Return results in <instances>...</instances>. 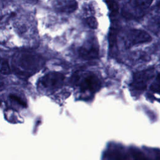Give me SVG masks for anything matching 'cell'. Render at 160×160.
Instances as JSON below:
<instances>
[{"label":"cell","mask_w":160,"mask_h":160,"mask_svg":"<svg viewBox=\"0 0 160 160\" xmlns=\"http://www.w3.org/2000/svg\"><path fill=\"white\" fill-rule=\"evenodd\" d=\"M14 70L22 76H30L37 72L42 66V60L36 54L18 53L14 56L12 61Z\"/></svg>","instance_id":"cell-1"},{"label":"cell","mask_w":160,"mask_h":160,"mask_svg":"<svg viewBox=\"0 0 160 160\" xmlns=\"http://www.w3.org/2000/svg\"><path fill=\"white\" fill-rule=\"evenodd\" d=\"M151 41V36L145 31L132 29L125 32L122 35V42L126 48L134 45L148 42Z\"/></svg>","instance_id":"cell-2"},{"label":"cell","mask_w":160,"mask_h":160,"mask_svg":"<svg viewBox=\"0 0 160 160\" xmlns=\"http://www.w3.org/2000/svg\"><path fill=\"white\" fill-rule=\"evenodd\" d=\"M79 56L84 59H96L99 56V46L96 39H90L84 42L78 51Z\"/></svg>","instance_id":"cell-3"},{"label":"cell","mask_w":160,"mask_h":160,"mask_svg":"<svg viewBox=\"0 0 160 160\" xmlns=\"http://www.w3.org/2000/svg\"><path fill=\"white\" fill-rule=\"evenodd\" d=\"M154 74V69L150 68L134 74L132 80V87L138 91H143L148 86L149 81Z\"/></svg>","instance_id":"cell-4"},{"label":"cell","mask_w":160,"mask_h":160,"mask_svg":"<svg viewBox=\"0 0 160 160\" xmlns=\"http://www.w3.org/2000/svg\"><path fill=\"white\" fill-rule=\"evenodd\" d=\"M64 76L62 74L56 72H49L43 76L40 82L41 85L49 89H55L60 88L64 82Z\"/></svg>","instance_id":"cell-5"},{"label":"cell","mask_w":160,"mask_h":160,"mask_svg":"<svg viewBox=\"0 0 160 160\" xmlns=\"http://www.w3.org/2000/svg\"><path fill=\"white\" fill-rule=\"evenodd\" d=\"M79 86L82 92H95L100 88L101 81L96 75L89 74L84 76Z\"/></svg>","instance_id":"cell-6"},{"label":"cell","mask_w":160,"mask_h":160,"mask_svg":"<svg viewBox=\"0 0 160 160\" xmlns=\"http://www.w3.org/2000/svg\"><path fill=\"white\" fill-rule=\"evenodd\" d=\"M52 6L58 12L71 13L77 9L78 2L76 0H53Z\"/></svg>","instance_id":"cell-7"},{"label":"cell","mask_w":160,"mask_h":160,"mask_svg":"<svg viewBox=\"0 0 160 160\" xmlns=\"http://www.w3.org/2000/svg\"><path fill=\"white\" fill-rule=\"evenodd\" d=\"M148 24L153 31H158L160 29V4L154 6L149 12L148 16Z\"/></svg>","instance_id":"cell-8"},{"label":"cell","mask_w":160,"mask_h":160,"mask_svg":"<svg viewBox=\"0 0 160 160\" xmlns=\"http://www.w3.org/2000/svg\"><path fill=\"white\" fill-rule=\"evenodd\" d=\"M153 0H132L130 4V9H132V14L141 16L143 12L151 6Z\"/></svg>","instance_id":"cell-9"},{"label":"cell","mask_w":160,"mask_h":160,"mask_svg":"<svg viewBox=\"0 0 160 160\" xmlns=\"http://www.w3.org/2000/svg\"><path fill=\"white\" fill-rule=\"evenodd\" d=\"M108 8L112 15H116L119 11V6L115 0H106Z\"/></svg>","instance_id":"cell-10"},{"label":"cell","mask_w":160,"mask_h":160,"mask_svg":"<svg viewBox=\"0 0 160 160\" xmlns=\"http://www.w3.org/2000/svg\"><path fill=\"white\" fill-rule=\"evenodd\" d=\"M11 71V69L8 61L4 58H0V72L3 74H9Z\"/></svg>","instance_id":"cell-11"},{"label":"cell","mask_w":160,"mask_h":160,"mask_svg":"<svg viewBox=\"0 0 160 160\" xmlns=\"http://www.w3.org/2000/svg\"><path fill=\"white\" fill-rule=\"evenodd\" d=\"M151 89L155 92L160 94V74L156 78L154 82L151 86Z\"/></svg>","instance_id":"cell-12"},{"label":"cell","mask_w":160,"mask_h":160,"mask_svg":"<svg viewBox=\"0 0 160 160\" xmlns=\"http://www.w3.org/2000/svg\"><path fill=\"white\" fill-rule=\"evenodd\" d=\"M86 21L88 25L92 29H96L98 26V22L94 16H89L86 18Z\"/></svg>","instance_id":"cell-13"},{"label":"cell","mask_w":160,"mask_h":160,"mask_svg":"<svg viewBox=\"0 0 160 160\" xmlns=\"http://www.w3.org/2000/svg\"><path fill=\"white\" fill-rule=\"evenodd\" d=\"M83 12H84V14L87 16L88 17L92 16V15H93L94 13V7L92 6V5H91L90 4L84 5V6L83 8Z\"/></svg>","instance_id":"cell-14"},{"label":"cell","mask_w":160,"mask_h":160,"mask_svg":"<svg viewBox=\"0 0 160 160\" xmlns=\"http://www.w3.org/2000/svg\"><path fill=\"white\" fill-rule=\"evenodd\" d=\"M9 98L11 99L16 101L17 103H18L19 104H20L22 106H26V102H24L22 99H21L19 97L17 96L16 95L14 94H11L9 96Z\"/></svg>","instance_id":"cell-15"},{"label":"cell","mask_w":160,"mask_h":160,"mask_svg":"<svg viewBox=\"0 0 160 160\" xmlns=\"http://www.w3.org/2000/svg\"><path fill=\"white\" fill-rule=\"evenodd\" d=\"M114 160H127L126 156L124 154L116 152L114 155Z\"/></svg>","instance_id":"cell-16"},{"label":"cell","mask_w":160,"mask_h":160,"mask_svg":"<svg viewBox=\"0 0 160 160\" xmlns=\"http://www.w3.org/2000/svg\"><path fill=\"white\" fill-rule=\"evenodd\" d=\"M4 88V81L0 78V91L2 90Z\"/></svg>","instance_id":"cell-17"},{"label":"cell","mask_w":160,"mask_h":160,"mask_svg":"<svg viewBox=\"0 0 160 160\" xmlns=\"http://www.w3.org/2000/svg\"><path fill=\"white\" fill-rule=\"evenodd\" d=\"M134 160H147V159H146L145 158H141V157H140V156H138Z\"/></svg>","instance_id":"cell-18"}]
</instances>
